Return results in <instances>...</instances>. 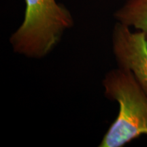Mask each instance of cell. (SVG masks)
I'll list each match as a JSON object with an SVG mask.
<instances>
[{"label":"cell","instance_id":"3","mask_svg":"<svg viewBox=\"0 0 147 147\" xmlns=\"http://www.w3.org/2000/svg\"><path fill=\"white\" fill-rule=\"evenodd\" d=\"M112 50L118 67L129 71L147 93V36L117 22L112 32Z\"/></svg>","mask_w":147,"mask_h":147},{"label":"cell","instance_id":"2","mask_svg":"<svg viewBox=\"0 0 147 147\" xmlns=\"http://www.w3.org/2000/svg\"><path fill=\"white\" fill-rule=\"evenodd\" d=\"M104 95L119 104L117 118L102 138L100 147H122L147 135V93L129 71L117 67L102 80Z\"/></svg>","mask_w":147,"mask_h":147},{"label":"cell","instance_id":"4","mask_svg":"<svg viewBox=\"0 0 147 147\" xmlns=\"http://www.w3.org/2000/svg\"><path fill=\"white\" fill-rule=\"evenodd\" d=\"M119 23L144 32L147 36V0H127L114 14Z\"/></svg>","mask_w":147,"mask_h":147},{"label":"cell","instance_id":"1","mask_svg":"<svg viewBox=\"0 0 147 147\" xmlns=\"http://www.w3.org/2000/svg\"><path fill=\"white\" fill-rule=\"evenodd\" d=\"M23 21L9 38L12 51L40 59L58 45L64 33L74 26L68 9L56 0H25Z\"/></svg>","mask_w":147,"mask_h":147}]
</instances>
